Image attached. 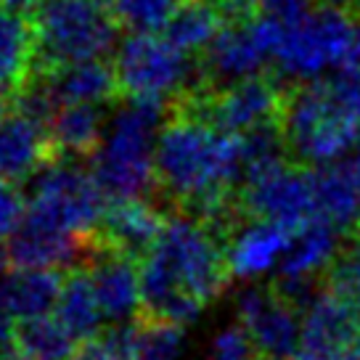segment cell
<instances>
[{
	"label": "cell",
	"instance_id": "6da1fadb",
	"mask_svg": "<svg viewBox=\"0 0 360 360\" xmlns=\"http://www.w3.org/2000/svg\"><path fill=\"white\" fill-rule=\"evenodd\" d=\"M172 103L127 98L109 114L98 151L93 154V178L106 202L146 199L157 191V143Z\"/></svg>",
	"mask_w": 360,
	"mask_h": 360
},
{
	"label": "cell",
	"instance_id": "7a4b0ae2",
	"mask_svg": "<svg viewBox=\"0 0 360 360\" xmlns=\"http://www.w3.org/2000/svg\"><path fill=\"white\" fill-rule=\"evenodd\" d=\"M281 133L297 162L323 167L342 162L360 143V120L334 82H304L286 93Z\"/></svg>",
	"mask_w": 360,
	"mask_h": 360
},
{
	"label": "cell",
	"instance_id": "3957f363",
	"mask_svg": "<svg viewBox=\"0 0 360 360\" xmlns=\"http://www.w3.org/2000/svg\"><path fill=\"white\" fill-rule=\"evenodd\" d=\"M34 72L106 58L120 48V24L106 0H43L32 11Z\"/></svg>",
	"mask_w": 360,
	"mask_h": 360
},
{
	"label": "cell",
	"instance_id": "277c9868",
	"mask_svg": "<svg viewBox=\"0 0 360 360\" xmlns=\"http://www.w3.org/2000/svg\"><path fill=\"white\" fill-rule=\"evenodd\" d=\"M352 19L355 13L331 6L278 16V37L273 48L278 75L304 85L342 67L358 34V24Z\"/></svg>",
	"mask_w": 360,
	"mask_h": 360
},
{
	"label": "cell",
	"instance_id": "5b68a950",
	"mask_svg": "<svg viewBox=\"0 0 360 360\" xmlns=\"http://www.w3.org/2000/svg\"><path fill=\"white\" fill-rule=\"evenodd\" d=\"M120 93L138 101L178 103L204 93L202 64L165 34H130L114 56Z\"/></svg>",
	"mask_w": 360,
	"mask_h": 360
},
{
	"label": "cell",
	"instance_id": "8992f818",
	"mask_svg": "<svg viewBox=\"0 0 360 360\" xmlns=\"http://www.w3.org/2000/svg\"><path fill=\"white\" fill-rule=\"evenodd\" d=\"M146 257L157 259L169 278L204 307L228 289L233 276L223 238L210 225L183 212L167 214L157 247Z\"/></svg>",
	"mask_w": 360,
	"mask_h": 360
},
{
	"label": "cell",
	"instance_id": "52a82bcc",
	"mask_svg": "<svg viewBox=\"0 0 360 360\" xmlns=\"http://www.w3.org/2000/svg\"><path fill=\"white\" fill-rule=\"evenodd\" d=\"M27 214L67 231L72 236H93L106 210V196L82 159H51L32 180H27Z\"/></svg>",
	"mask_w": 360,
	"mask_h": 360
},
{
	"label": "cell",
	"instance_id": "ba28073f",
	"mask_svg": "<svg viewBox=\"0 0 360 360\" xmlns=\"http://www.w3.org/2000/svg\"><path fill=\"white\" fill-rule=\"evenodd\" d=\"M283 98L286 96L276 82L265 77H249L223 90L188 96L172 103V109L191 114L196 120L217 127L220 133L244 135L265 124L281 122Z\"/></svg>",
	"mask_w": 360,
	"mask_h": 360
},
{
	"label": "cell",
	"instance_id": "9c48e42d",
	"mask_svg": "<svg viewBox=\"0 0 360 360\" xmlns=\"http://www.w3.org/2000/svg\"><path fill=\"white\" fill-rule=\"evenodd\" d=\"M278 37V16L262 13L252 22L225 24L212 43L202 51L204 93L223 90L241 79L259 77L262 67L273 61Z\"/></svg>",
	"mask_w": 360,
	"mask_h": 360
},
{
	"label": "cell",
	"instance_id": "30bf717a",
	"mask_svg": "<svg viewBox=\"0 0 360 360\" xmlns=\"http://www.w3.org/2000/svg\"><path fill=\"white\" fill-rule=\"evenodd\" d=\"M238 204L247 217L278 225L294 236L313 217H318L313 172L283 162L278 167L247 180L238 188Z\"/></svg>",
	"mask_w": 360,
	"mask_h": 360
},
{
	"label": "cell",
	"instance_id": "8fae6325",
	"mask_svg": "<svg viewBox=\"0 0 360 360\" xmlns=\"http://www.w3.org/2000/svg\"><path fill=\"white\" fill-rule=\"evenodd\" d=\"M241 326L255 342L259 360H297L302 349V313L283 302L273 286H247L236 297Z\"/></svg>",
	"mask_w": 360,
	"mask_h": 360
},
{
	"label": "cell",
	"instance_id": "7c38bea8",
	"mask_svg": "<svg viewBox=\"0 0 360 360\" xmlns=\"http://www.w3.org/2000/svg\"><path fill=\"white\" fill-rule=\"evenodd\" d=\"M90 249H93V236H72L67 231H58L53 225L24 214L22 225L6 241V257L13 268L69 270L85 265Z\"/></svg>",
	"mask_w": 360,
	"mask_h": 360
},
{
	"label": "cell",
	"instance_id": "4fadbf2b",
	"mask_svg": "<svg viewBox=\"0 0 360 360\" xmlns=\"http://www.w3.org/2000/svg\"><path fill=\"white\" fill-rule=\"evenodd\" d=\"M103 315L112 323H127L141 315V268L138 259L103 247L93 233V249L85 259Z\"/></svg>",
	"mask_w": 360,
	"mask_h": 360
},
{
	"label": "cell",
	"instance_id": "5bb4252c",
	"mask_svg": "<svg viewBox=\"0 0 360 360\" xmlns=\"http://www.w3.org/2000/svg\"><path fill=\"white\" fill-rule=\"evenodd\" d=\"M360 321L337 294L323 289L302 315V349L304 360H342L352 339L358 337Z\"/></svg>",
	"mask_w": 360,
	"mask_h": 360
},
{
	"label": "cell",
	"instance_id": "9a60e30c",
	"mask_svg": "<svg viewBox=\"0 0 360 360\" xmlns=\"http://www.w3.org/2000/svg\"><path fill=\"white\" fill-rule=\"evenodd\" d=\"M292 233L278 225L257 220V217H241L223 236L228 268L236 278H257L265 276L283 259L292 247Z\"/></svg>",
	"mask_w": 360,
	"mask_h": 360
},
{
	"label": "cell",
	"instance_id": "2e32d148",
	"mask_svg": "<svg viewBox=\"0 0 360 360\" xmlns=\"http://www.w3.org/2000/svg\"><path fill=\"white\" fill-rule=\"evenodd\" d=\"M165 220L167 217L146 199L106 202L101 223L96 228V238L114 252H122L133 259H143L157 247Z\"/></svg>",
	"mask_w": 360,
	"mask_h": 360
},
{
	"label": "cell",
	"instance_id": "e0dca14e",
	"mask_svg": "<svg viewBox=\"0 0 360 360\" xmlns=\"http://www.w3.org/2000/svg\"><path fill=\"white\" fill-rule=\"evenodd\" d=\"M56 159L48 127L24 112L13 109L0 124V178L11 183H27Z\"/></svg>",
	"mask_w": 360,
	"mask_h": 360
},
{
	"label": "cell",
	"instance_id": "ac0fdd59",
	"mask_svg": "<svg viewBox=\"0 0 360 360\" xmlns=\"http://www.w3.org/2000/svg\"><path fill=\"white\" fill-rule=\"evenodd\" d=\"M313 191L318 217L337 228L345 238L360 233V188L349 159L313 169Z\"/></svg>",
	"mask_w": 360,
	"mask_h": 360
},
{
	"label": "cell",
	"instance_id": "d6986e66",
	"mask_svg": "<svg viewBox=\"0 0 360 360\" xmlns=\"http://www.w3.org/2000/svg\"><path fill=\"white\" fill-rule=\"evenodd\" d=\"M45 79V88L51 90L56 106L69 103H101L120 98V82L114 64H106V58L96 61H79L67 67L51 69V72H37Z\"/></svg>",
	"mask_w": 360,
	"mask_h": 360
},
{
	"label": "cell",
	"instance_id": "ffe728a7",
	"mask_svg": "<svg viewBox=\"0 0 360 360\" xmlns=\"http://www.w3.org/2000/svg\"><path fill=\"white\" fill-rule=\"evenodd\" d=\"M109 124L106 106L101 103H69L48 122V138L56 157L93 159Z\"/></svg>",
	"mask_w": 360,
	"mask_h": 360
},
{
	"label": "cell",
	"instance_id": "44dd1931",
	"mask_svg": "<svg viewBox=\"0 0 360 360\" xmlns=\"http://www.w3.org/2000/svg\"><path fill=\"white\" fill-rule=\"evenodd\" d=\"M32 19L0 3V90L13 96L34 72Z\"/></svg>",
	"mask_w": 360,
	"mask_h": 360
},
{
	"label": "cell",
	"instance_id": "7402d4cb",
	"mask_svg": "<svg viewBox=\"0 0 360 360\" xmlns=\"http://www.w3.org/2000/svg\"><path fill=\"white\" fill-rule=\"evenodd\" d=\"M342 233L323 217H313L300 233H294L292 247L278 265V276H307L323 278L334 255L342 247Z\"/></svg>",
	"mask_w": 360,
	"mask_h": 360
},
{
	"label": "cell",
	"instance_id": "603a6c76",
	"mask_svg": "<svg viewBox=\"0 0 360 360\" xmlns=\"http://www.w3.org/2000/svg\"><path fill=\"white\" fill-rule=\"evenodd\" d=\"M56 318L72 331L77 342H88L101 334L103 310L98 302V294L93 286V278L85 265L69 268L64 273V286L56 304Z\"/></svg>",
	"mask_w": 360,
	"mask_h": 360
},
{
	"label": "cell",
	"instance_id": "cb8c5ba5",
	"mask_svg": "<svg viewBox=\"0 0 360 360\" xmlns=\"http://www.w3.org/2000/svg\"><path fill=\"white\" fill-rule=\"evenodd\" d=\"M64 276L58 270H34V268H16L3 278V292L8 313L16 321L37 318L56 310L61 297Z\"/></svg>",
	"mask_w": 360,
	"mask_h": 360
},
{
	"label": "cell",
	"instance_id": "d4e9b609",
	"mask_svg": "<svg viewBox=\"0 0 360 360\" xmlns=\"http://www.w3.org/2000/svg\"><path fill=\"white\" fill-rule=\"evenodd\" d=\"M13 347L30 360H72L79 345L58 318L37 315L13 326Z\"/></svg>",
	"mask_w": 360,
	"mask_h": 360
},
{
	"label": "cell",
	"instance_id": "484cf974",
	"mask_svg": "<svg viewBox=\"0 0 360 360\" xmlns=\"http://www.w3.org/2000/svg\"><path fill=\"white\" fill-rule=\"evenodd\" d=\"M223 27V16L212 0H186L162 34L180 51L196 53L212 43Z\"/></svg>",
	"mask_w": 360,
	"mask_h": 360
},
{
	"label": "cell",
	"instance_id": "4316f807",
	"mask_svg": "<svg viewBox=\"0 0 360 360\" xmlns=\"http://www.w3.org/2000/svg\"><path fill=\"white\" fill-rule=\"evenodd\" d=\"M117 24L130 34H159L186 0H106Z\"/></svg>",
	"mask_w": 360,
	"mask_h": 360
},
{
	"label": "cell",
	"instance_id": "83f0119b",
	"mask_svg": "<svg viewBox=\"0 0 360 360\" xmlns=\"http://www.w3.org/2000/svg\"><path fill=\"white\" fill-rule=\"evenodd\" d=\"M183 328L180 323L138 315L133 360H178L183 352Z\"/></svg>",
	"mask_w": 360,
	"mask_h": 360
},
{
	"label": "cell",
	"instance_id": "f1b7e54d",
	"mask_svg": "<svg viewBox=\"0 0 360 360\" xmlns=\"http://www.w3.org/2000/svg\"><path fill=\"white\" fill-rule=\"evenodd\" d=\"M323 283L360 321V236L342 241L339 252L323 273Z\"/></svg>",
	"mask_w": 360,
	"mask_h": 360
},
{
	"label": "cell",
	"instance_id": "f546056e",
	"mask_svg": "<svg viewBox=\"0 0 360 360\" xmlns=\"http://www.w3.org/2000/svg\"><path fill=\"white\" fill-rule=\"evenodd\" d=\"M210 360H259L255 342L244 326H228L212 339Z\"/></svg>",
	"mask_w": 360,
	"mask_h": 360
},
{
	"label": "cell",
	"instance_id": "4dcf8cb0",
	"mask_svg": "<svg viewBox=\"0 0 360 360\" xmlns=\"http://www.w3.org/2000/svg\"><path fill=\"white\" fill-rule=\"evenodd\" d=\"M27 214V202L16 183L0 178V244L13 236V231L22 225Z\"/></svg>",
	"mask_w": 360,
	"mask_h": 360
},
{
	"label": "cell",
	"instance_id": "1f68e13d",
	"mask_svg": "<svg viewBox=\"0 0 360 360\" xmlns=\"http://www.w3.org/2000/svg\"><path fill=\"white\" fill-rule=\"evenodd\" d=\"M8 268V257H6V247H0V358L8 355L13 347V323L8 304H6V292H3V270Z\"/></svg>",
	"mask_w": 360,
	"mask_h": 360
},
{
	"label": "cell",
	"instance_id": "d6a6232c",
	"mask_svg": "<svg viewBox=\"0 0 360 360\" xmlns=\"http://www.w3.org/2000/svg\"><path fill=\"white\" fill-rule=\"evenodd\" d=\"M72 360H120L114 355L109 345L101 339V334L96 339H88V342H79L77 352H75V358Z\"/></svg>",
	"mask_w": 360,
	"mask_h": 360
},
{
	"label": "cell",
	"instance_id": "836d02e7",
	"mask_svg": "<svg viewBox=\"0 0 360 360\" xmlns=\"http://www.w3.org/2000/svg\"><path fill=\"white\" fill-rule=\"evenodd\" d=\"M334 85H337V90L342 93V98L349 103V109L358 114V120H360V77H345V75H337Z\"/></svg>",
	"mask_w": 360,
	"mask_h": 360
},
{
	"label": "cell",
	"instance_id": "e575fe53",
	"mask_svg": "<svg viewBox=\"0 0 360 360\" xmlns=\"http://www.w3.org/2000/svg\"><path fill=\"white\" fill-rule=\"evenodd\" d=\"M321 6H331V8H342V11L355 13L360 8V0H321Z\"/></svg>",
	"mask_w": 360,
	"mask_h": 360
},
{
	"label": "cell",
	"instance_id": "d590c367",
	"mask_svg": "<svg viewBox=\"0 0 360 360\" xmlns=\"http://www.w3.org/2000/svg\"><path fill=\"white\" fill-rule=\"evenodd\" d=\"M3 6H8L13 11H32L37 3H43V0H0Z\"/></svg>",
	"mask_w": 360,
	"mask_h": 360
},
{
	"label": "cell",
	"instance_id": "8d00e7d4",
	"mask_svg": "<svg viewBox=\"0 0 360 360\" xmlns=\"http://www.w3.org/2000/svg\"><path fill=\"white\" fill-rule=\"evenodd\" d=\"M349 167H352V172H355V180H358V188H360V143L355 146L352 157H349ZM358 236H360V233H358Z\"/></svg>",
	"mask_w": 360,
	"mask_h": 360
},
{
	"label": "cell",
	"instance_id": "74e56055",
	"mask_svg": "<svg viewBox=\"0 0 360 360\" xmlns=\"http://www.w3.org/2000/svg\"><path fill=\"white\" fill-rule=\"evenodd\" d=\"M342 360H360V331H358V337L352 339V345L347 347V352H345Z\"/></svg>",
	"mask_w": 360,
	"mask_h": 360
},
{
	"label": "cell",
	"instance_id": "f35d334b",
	"mask_svg": "<svg viewBox=\"0 0 360 360\" xmlns=\"http://www.w3.org/2000/svg\"><path fill=\"white\" fill-rule=\"evenodd\" d=\"M11 96H8V93H3V90H0V124H3V120H6V117H8V112H11Z\"/></svg>",
	"mask_w": 360,
	"mask_h": 360
},
{
	"label": "cell",
	"instance_id": "ab89813d",
	"mask_svg": "<svg viewBox=\"0 0 360 360\" xmlns=\"http://www.w3.org/2000/svg\"><path fill=\"white\" fill-rule=\"evenodd\" d=\"M0 360H30L27 355H22V352H8V355H3Z\"/></svg>",
	"mask_w": 360,
	"mask_h": 360
},
{
	"label": "cell",
	"instance_id": "60d3db41",
	"mask_svg": "<svg viewBox=\"0 0 360 360\" xmlns=\"http://www.w3.org/2000/svg\"><path fill=\"white\" fill-rule=\"evenodd\" d=\"M297 360H304V358H297Z\"/></svg>",
	"mask_w": 360,
	"mask_h": 360
}]
</instances>
